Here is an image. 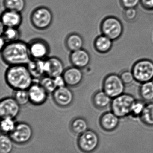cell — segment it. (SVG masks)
I'll list each match as a JSON object with an SVG mask.
<instances>
[{"label":"cell","instance_id":"1","mask_svg":"<svg viewBox=\"0 0 153 153\" xmlns=\"http://www.w3.org/2000/svg\"><path fill=\"white\" fill-rule=\"evenodd\" d=\"M1 54L4 62L9 66L27 65L32 59L28 45L19 40L7 43L1 50Z\"/></svg>","mask_w":153,"mask_h":153},{"label":"cell","instance_id":"2","mask_svg":"<svg viewBox=\"0 0 153 153\" xmlns=\"http://www.w3.org/2000/svg\"><path fill=\"white\" fill-rule=\"evenodd\" d=\"M4 78L7 84L13 90H28L34 83V78L27 65L9 66Z\"/></svg>","mask_w":153,"mask_h":153},{"label":"cell","instance_id":"3","mask_svg":"<svg viewBox=\"0 0 153 153\" xmlns=\"http://www.w3.org/2000/svg\"><path fill=\"white\" fill-rule=\"evenodd\" d=\"M136 99L132 94H123L112 99L110 107L111 111L119 118L131 115V110Z\"/></svg>","mask_w":153,"mask_h":153},{"label":"cell","instance_id":"4","mask_svg":"<svg viewBox=\"0 0 153 153\" xmlns=\"http://www.w3.org/2000/svg\"><path fill=\"white\" fill-rule=\"evenodd\" d=\"M100 30L102 35L115 41L119 39L123 35L124 26L119 19L110 16L106 17L102 21Z\"/></svg>","mask_w":153,"mask_h":153},{"label":"cell","instance_id":"5","mask_svg":"<svg viewBox=\"0 0 153 153\" xmlns=\"http://www.w3.org/2000/svg\"><path fill=\"white\" fill-rule=\"evenodd\" d=\"M132 72L135 80L142 84L152 81L153 78V62L143 59L136 62L132 67Z\"/></svg>","mask_w":153,"mask_h":153},{"label":"cell","instance_id":"6","mask_svg":"<svg viewBox=\"0 0 153 153\" xmlns=\"http://www.w3.org/2000/svg\"><path fill=\"white\" fill-rule=\"evenodd\" d=\"M125 85L119 75L110 74L103 79L102 90L113 99L124 93Z\"/></svg>","mask_w":153,"mask_h":153},{"label":"cell","instance_id":"7","mask_svg":"<svg viewBox=\"0 0 153 153\" xmlns=\"http://www.w3.org/2000/svg\"><path fill=\"white\" fill-rule=\"evenodd\" d=\"M31 21L35 28L44 30L49 27L52 24L53 15L51 11L48 8L39 7L32 12Z\"/></svg>","mask_w":153,"mask_h":153},{"label":"cell","instance_id":"8","mask_svg":"<svg viewBox=\"0 0 153 153\" xmlns=\"http://www.w3.org/2000/svg\"><path fill=\"white\" fill-rule=\"evenodd\" d=\"M99 138L97 133L91 130H87L80 135L77 144L79 149L85 153H90L98 148Z\"/></svg>","mask_w":153,"mask_h":153},{"label":"cell","instance_id":"9","mask_svg":"<svg viewBox=\"0 0 153 153\" xmlns=\"http://www.w3.org/2000/svg\"><path fill=\"white\" fill-rule=\"evenodd\" d=\"M33 135V131L29 125L25 122L16 124L15 128L10 134L13 142L17 144L22 145L28 143Z\"/></svg>","mask_w":153,"mask_h":153},{"label":"cell","instance_id":"10","mask_svg":"<svg viewBox=\"0 0 153 153\" xmlns=\"http://www.w3.org/2000/svg\"><path fill=\"white\" fill-rule=\"evenodd\" d=\"M29 50L31 59L45 60L50 52L48 44L43 39H36L28 44Z\"/></svg>","mask_w":153,"mask_h":153},{"label":"cell","instance_id":"11","mask_svg":"<svg viewBox=\"0 0 153 153\" xmlns=\"http://www.w3.org/2000/svg\"><path fill=\"white\" fill-rule=\"evenodd\" d=\"M20 105L13 97H8L1 99L0 102V115L1 118H15L20 111Z\"/></svg>","mask_w":153,"mask_h":153},{"label":"cell","instance_id":"12","mask_svg":"<svg viewBox=\"0 0 153 153\" xmlns=\"http://www.w3.org/2000/svg\"><path fill=\"white\" fill-rule=\"evenodd\" d=\"M52 97L55 104L62 108L72 105L74 98L72 91L67 86L57 88L52 94Z\"/></svg>","mask_w":153,"mask_h":153},{"label":"cell","instance_id":"13","mask_svg":"<svg viewBox=\"0 0 153 153\" xmlns=\"http://www.w3.org/2000/svg\"><path fill=\"white\" fill-rule=\"evenodd\" d=\"M30 102L35 106H40L46 101L49 94L40 85L39 82H34L28 89Z\"/></svg>","mask_w":153,"mask_h":153},{"label":"cell","instance_id":"14","mask_svg":"<svg viewBox=\"0 0 153 153\" xmlns=\"http://www.w3.org/2000/svg\"><path fill=\"white\" fill-rule=\"evenodd\" d=\"M44 68L46 75L53 78L63 75L65 70L63 62L55 56L45 59Z\"/></svg>","mask_w":153,"mask_h":153},{"label":"cell","instance_id":"15","mask_svg":"<svg viewBox=\"0 0 153 153\" xmlns=\"http://www.w3.org/2000/svg\"><path fill=\"white\" fill-rule=\"evenodd\" d=\"M63 76L66 85L72 87L79 85L84 78L83 73L81 69L74 66L65 69Z\"/></svg>","mask_w":153,"mask_h":153},{"label":"cell","instance_id":"16","mask_svg":"<svg viewBox=\"0 0 153 153\" xmlns=\"http://www.w3.org/2000/svg\"><path fill=\"white\" fill-rule=\"evenodd\" d=\"M70 61L73 66L81 69H84L90 63V55L88 51L82 48L71 53Z\"/></svg>","mask_w":153,"mask_h":153},{"label":"cell","instance_id":"17","mask_svg":"<svg viewBox=\"0 0 153 153\" xmlns=\"http://www.w3.org/2000/svg\"><path fill=\"white\" fill-rule=\"evenodd\" d=\"M119 118L112 111L103 113L99 119V124L101 128L106 132L114 131L118 126Z\"/></svg>","mask_w":153,"mask_h":153},{"label":"cell","instance_id":"18","mask_svg":"<svg viewBox=\"0 0 153 153\" xmlns=\"http://www.w3.org/2000/svg\"><path fill=\"white\" fill-rule=\"evenodd\" d=\"M22 18L19 12L7 10L1 15V21L6 27L17 28L22 22Z\"/></svg>","mask_w":153,"mask_h":153},{"label":"cell","instance_id":"19","mask_svg":"<svg viewBox=\"0 0 153 153\" xmlns=\"http://www.w3.org/2000/svg\"><path fill=\"white\" fill-rule=\"evenodd\" d=\"M112 100V98L102 90L95 92L92 98L93 105L99 109L106 108L110 105Z\"/></svg>","mask_w":153,"mask_h":153},{"label":"cell","instance_id":"20","mask_svg":"<svg viewBox=\"0 0 153 153\" xmlns=\"http://www.w3.org/2000/svg\"><path fill=\"white\" fill-rule=\"evenodd\" d=\"M113 42L112 39L102 34L96 38L93 45L97 52L99 53L106 54L112 49Z\"/></svg>","mask_w":153,"mask_h":153},{"label":"cell","instance_id":"21","mask_svg":"<svg viewBox=\"0 0 153 153\" xmlns=\"http://www.w3.org/2000/svg\"><path fill=\"white\" fill-rule=\"evenodd\" d=\"M44 60L31 59L27 66L34 79L40 80L45 74Z\"/></svg>","mask_w":153,"mask_h":153},{"label":"cell","instance_id":"22","mask_svg":"<svg viewBox=\"0 0 153 153\" xmlns=\"http://www.w3.org/2000/svg\"><path fill=\"white\" fill-rule=\"evenodd\" d=\"M65 45L71 52L83 48L84 39L82 37L77 33H72L66 39Z\"/></svg>","mask_w":153,"mask_h":153},{"label":"cell","instance_id":"23","mask_svg":"<svg viewBox=\"0 0 153 153\" xmlns=\"http://www.w3.org/2000/svg\"><path fill=\"white\" fill-rule=\"evenodd\" d=\"M139 94L142 100L146 102H153V82L152 81L141 84L139 87Z\"/></svg>","mask_w":153,"mask_h":153},{"label":"cell","instance_id":"24","mask_svg":"<svg viewBox=\"0 0 153 153\" xmlns=\"http://www.w3.org/2000/svg\"><path fill=\"white\" fill-rule=\"evenodd\" d=\"M70 127L73 133L80 135L88 130V123L84 118L79 117L72 120Z\"/></svg>","mask_w":153,"mask_h":153},{"label":"cell","instance_id":"25","mask_svg":"<svg viewBox=\"0 0 153 153\" xmlns=\"http://www.w3.org/2000/svg\"><path fill=\"white\" fill-rule=\"evenodd\" d=\"M140 118L146 126H153V102L146 103Z\"/></svg>","mask_w":153,"mask_h":153},{"label":"cell","instance_id":"26","mask_svg":"<svg viewBox=\"0 0 153 153\" xmlns=\"http://www.w3.org/2000/svg\"><path fill=\"white\" fill-rule=\"evenodd\" d=\"M1 36H2L8 43L19 40L20 34L17 28L6 27Z\"/></svg>","mask_w":153,"mask_h":153},{"label":"cell","instance_id":"27","mask_svg":"<svg viewBox=\"0 0 153 153\" xmlns=\"http://www.w3.org/2000/svg\"><path fill=\"white\" fill-rule=\"evenodd\" d=\"M39 83L48 94H53L57 88L54 78L48 75L41 77L39 80Z\"/></svg>","mask_w":153,"mask_h":153},{"label":"cell","instance_id":"28","mask_svg":"<svg viewBox=\"0 0 153 153\" xmlns=\"http://www.w3.org/2000/svg\"><path fill=\"white\" fill-rule=\"evenodd\" d=\"M12 97L20 106H25L30 102L28 90H14Z\"/></svg>","mask_w":153,"mask_h":153},{"label":"cell","instance_id":"29","mask_svg":"<svg viewBox=\"0 0 153 153\" xmlns=\"http://www.w3.org/2000/svg\"><path fill=\"white\" fill-rule=\"evenodd\" d=\"M4 5L7 10L20 13L25 8V0H4Z\"/></svg>","mask_w":153,"mask_h":153},{"label":"cell","instance_id":"30","mask_svg":"<svg viewBox=\"0 0 153 153\" xmlns=\"http://www.w3.org/2000/svg\"><path fill=\"white\" fill-rule=\"evenodd\" d=\"M13 149V141L6 134L0 137V153H11Z\"/></svg>","mask_w":153,"mask_h":153},{"label":"cell","instance_id":"31","mask_svg":"<svg viewBox=\"0 0 153 153\" xmlns=\"http://www.w3.org/2000/svg\"><path fill=\"white\" fill-rule=\"evenodd\" d=\"M16 124L14 119L9 117L2 118L1 123V132L4 134H10L15 128Z\"/></svg>","mask_w":153,"mask_h":153},{"label":"cell","instance_id":"32","mask_svg":"<svg viewBox=\"0 0 153 153\" xmlns=\"http://www.w3.org/2000/svg\"><path fill=\"white\" fill-rule=\"evenodd\" d=\"M147 102L143 100H136L134 102L131 110V115L134 117H140L143 111Z\"/></svg>","mask_w":153,"mask_h":153},{"label":"cell","instance_id":"33","mask_svg":"<svg viewBox=\"0 0 153 153\" xmlns=\"http://www.w3.org/2000/svg\"><path fill=\"white\" fill-rule=\"evenodd\" d=\"M123 17L128 22L135 21L138 16V12L136 8L125 9L123 11Z\"/></svg>","mask_w":153,"mask_h":153},{"label":"cell","instance_id":"34","mask_svg":"<svg viewBox=\"0 0 153 153\" xmlns=\"http://www.w3.org/2000/svg\"><path fill=\"white\" fill-rule=\"evenodd\" d=\"M119 76L125 85L130 84L135 80L132 71L125 70L123 71L119 74Z\"/></svg>","mask_w":153,"mask_h":153},{"label":"cell","instance_id":"35","mask_svg":"<svg viewBox=\"0 0 153 153\" xmlns=\"http://www.w3.org/2000/svg\"><path fill=\"white\" fill-rule=\"evenodd\" d=\"M119 3L124 9L136 8L140 3V0H119Z\"/></svg>","mask_w":153,"mask_h":153},{"label":"cell","instance_id":"36","mask_svg":"<svg viewBox=\"0 0 153 153\" xmlns=\"http://www.w3.org/2000/svg\"><path fill=\"white\" fill-rule=\"evenodd\" d=\"M140 4L144 10L153 11V0H140Z\"/></svg>","mask_w":153,"mask_h":153},{"label":"cell","instance_id":"37","mask_svg":"<svg viewBox=\"0 0 153 153\" xmlns=\"http://www.w3.org/2000/svg\"><path fill=\"white\" fill-rule=\"evenodd\" d=\"M55 83L57 88L59 87H63L65 86H67L66 83L65 81L63 75H60L56 76L54 78Z\"/></svg>","mask_w":153,"mask_h":153},{"label":"cell","instance_id":"38","mask_svg":"<svg viewBox=\"0 0 153 153\" xmlns=\"http://www.w3.org/2000/svg\"><path fill=\"white\" fill-rule=\"evenodd\" d=\"M7 44V41L3 37L1 36V50L5 46V45Z\"/></svg>","mask_w":153,"mask_h":153},{"label":"cell","instance_id":"39","mask_svg":"<svg viewBox=\"0 0 153 153\" xmlns=\"http://www.w3.org/2000/svg\"><path fill=\"white\" fill-rule=\"evenodd\" d=\"M152 82H153V79H152Z\"/></svg>","mask_w":153,"mask_h":153}]
</instances>
